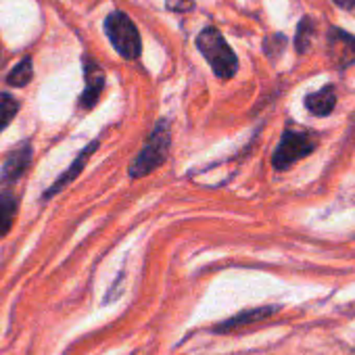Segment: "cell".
<instances>
[{"instance_id":"cell-6","label":"cell","mask_w":355,"mask_h":355,"mask_svg":"<svg viewBox=\"0 0 355 355\" xmlns=\"http://www.w3.org/2000/svg\"><path fill=\"white\" fill-rule=\"evenodd\" d=\"M84 82H86V86L80 96V107L92 109L98 103V96L105 88V71L90 57H84Z\"/></svg>"},{"instance_id":"cell-3","label":"cell","mask_w":355,"mask_h":355,"mask_svg":"<svg viewBox=\"0 0 355 355\" xmlns=\"http://www.w3.org/2000/svg\"><path fill=\"white\" fill-rule=\"evenodd\" d=\"M105 34L123 59H138L142 44L134 21L123 11H111L105 19Z\"/></svg>"},{"instance_id":"cell-8","label":"cell","mask_w":355,"mask_h":355,"mask_svg":"<svg viewBox=\"0 0 355 355\" xmlns=\"http://www.w3.org/2000/svg\"><path fill=\"white\" fill-rule=\"evenodd\" d=\"M96 146H98V142L94 140V142H90V144H88V146H86V148H84V150L78 155V157H76V161L69 165V169H67V171H65V173L59 178V180H57V182H55V184H53V187L46 191V197H53V195L61 193V191H63V189H65L69 182H73V180H76V178L80 175V171L84 169V165L88 163V159L92 157V153L96 150Z\"/></svg>"},{"instance_id":"cell-2","label":"cell","mask_w":355,"mask_h":355,"mask_svg":"<svg viewBox=\"0 0 355 355\" xmlns=\"http://www.w3.org/2000/svg\"><path fill=\"white\" fill-rule=\"evenodd\" d=\"M169 144H171V134H169V123L165 119H161L155 130L150 132L148 140L144 142L142 150L138 153V157L132 161L130 165V175L132 178H142L148 175L153 169H157L169 153Z\"/></svg>"},{"instance_id":"cell-5","label":"cell","mask_w":355,"mask_h":355,"mask_svg":"<svg viewBox=\"0 0 355 355\" xmlns=\"http://www.w3.org/2000/svg\"><path fill=\"white\" fill-rule=\"evenodd\" d=\"M328 57L340 69L355 63V38L343 30L332 28L328 32Z\"/></svg>"},{"instance_id":"cell-14","label":"cell","mask_w":355,"mask_h":355,"mask_svg":"<svg viewBox=\"0 0 355 355\" xmlns=\"http://www.w3.org/2000/svg\"><path fill=\"white\" fill-rule=\"evenodd\" d=\"M311 34H313V24L309 26V19H303V21L299 24V32H297V38H295V44H297V51H299V53H305L307 40H309Z\"/></svg>"},{"instance_id":"cell-9","label":"cell","mask_w":355,"mask_h":355,"mask_svg":"<svg viewBox=\"0 0 355 355\" xmlns=\"http://www.w3.org/2000/svg\"><path fill=\"white\" fill-rule=\"evenodd\" d=\"M305 107L311 115L315 117H326L334 111L336 107V94L332 86H324L318 92H311L305 96Z\"/></svg>"},{"instance_id":"cell-10","label":"cell","mask_w":355,"mask_h":355,"mask_svg":"<svg viewBox=\"0 0 355 355\" xmlns=\"http://www.w3.org/2000/svg\"><path fill=\"white\" fill-rule=\"evenodd\" d=\"M17 216V197L5 189L0 191V236H7Z\"/></svg>"},{"instance_id":"cell-16","label":"cell","mask_w":355,"mask_h":355,"mask_svg":"<svg viewBox=\"0 0 355 355\" xmlns=\"http://www.w3.org/2000/svg\"><path fill=\"white\" fill-rule=\"evenodd\" d=\"M334 5H338L340 9L349 11V9H353V7H355V0H334Z\"/></svg>"},{"instance_id":"cell-7","label":"cell","mask_w":355,"mask_h":355,"mask_svg":"<svg viewBox=\"0 0 355 355\" xmlns=\"http://www.w3.org/2000/svg\"><path fill=\"white\" fill-rule=\"evenodd\" d=\"M30 161H32V146L30 144H24L17 150H13L7 157V161L3 165V171H0V187H5V189L13 187L19 178L26 173Z\"/></svg>"},{"instance_id":"cell-12","label":"cell","mask_w":355,"mask_h":355,"mask_svg":"<svg viewBox=\"0 0 355 355\" xmlns=\"http://www.w3.org/2000/svg\"><path fill=\"white\" fill-rule=\"evenodd\" d=\"M17 111H19L17 98H13V96L7 94V92L0 94V132H3V130L13 121V117L17 115Z\"/></svg>"},{"instance_id":"cell-13","label":"cell","mask_w":355,"mask_h":355,"mask_svg":"<svg viewBox=\"0 0 355 355\" xmlns=\"http://www.w3.org/2000/svg\"><path fill=\"white\" fill-rule=\"evenodd\" d=\"M34 76V67H32V59H24L17 67H13V71L7 76V82L11 86H28L32 82Z\"/></svg>"},{"instance_id":"cell-1","label":"cell","mask_w":355,"mask_h":355,"mask_svg":"<svg viewBox=\"0 0 355 355\" xmlns=\"http://www.w3.org/2000/svg\"><path fill=\"white\" fill-rule=\"evenodd\" d=\"M197 49L207 59L218 78L230 80L239 71V59L234 51L228 46V42L216 28H205L197 36Z\"/></svg>"},{"instance_id":"cell-4","label":"cell","mask_w":355,"mask_h":355,"mask_svg":"<svg viewBox=\"0 0 355 355\" xmlns=\"http://www.w3.org/2000/svg\"><path fill=\"white\" fill-rule=\"evenodd\" d=\"M313 148H315V140L311 138V134L303 130H286L280 144L276 146L272 163L278 171H284L299 159L307 157Z\"/></svg>"},{"instance_id":"cell-11","label":"cell","mask_w":355,"mask_h":355,"mask_svg":"<svg viewBox=\"0 0 355 355\" xmlns=\"http://www.w3.org/2000/svg\"><path fill=\"white\" fill-rule=\"evenodd\" d=\"M274 311H276L274 307H261V309L245 311V313H239V315L230 318V320H228L226 324L218 326L216 330H220V332H226V330H230V328H236V326H243V324L255 322V320H259V318H266V315H270V313H274Z\"/></svg>"},{"instance_id":"cell-15","label":"cell","mask_w":355,"mask_h":355,"mask_svg":"<svg viewBox=\"0 0 355 355\" xmlns=\"http://www.w3.org/2000/svg\"><path fill=\"white\" fill-rule=\"evenodd\" d=\"M165 7L173 13H187L195 7V0H165Z\"/></svg>"}]
</instances>
